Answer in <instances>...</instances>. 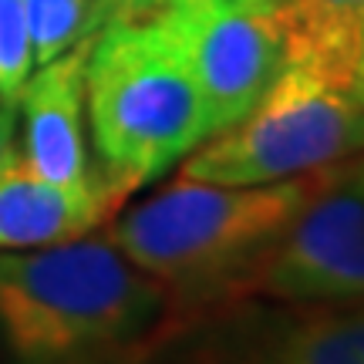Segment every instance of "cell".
<instances>
[{
	"instance_id": "1",
	"label": "cell",
	"mask_w": 364,
	"mask_h": 364,
	"mask_svg": "<svg viewBox=\"0 0 364 364\" xmlns=\"http://www.w3.org/2000/svg\"><path fill=\"white\" fill-rule=\"evenodd\" d=\"M169 321L166 287L108 236L0 253V338L17 364H142Z\"/></svg>"
},
{
	"instance_id": "2",
	"label": "cell",
	"mask_w": 364,
	"mask_h": 364,
	"mask_svg": "<svg viewBox=\"0 0 364 364\" xmlns=\"http://www.w3.org/2000/svg\"><path fill=\"white\" fill-rule=\"evenodd\" d=\"M338 169L263 186H216L176 176L129 206L108 240L139 270L166 287L172 317L233 300L263 253Z\"/></svg>"
},
{
	"instance_id": "3",
	"label": "cell",
	"mask_w": 364,
	"mask_h": 364,
	"mask_svg": "<svg viewBox=\"0 0 364 364\" xmlns=\"http://www.w3.org/2000/svg\"><path fill=\"white\" fill-rule=\"evenodd\" d=\"M85 112L95 176L122 203L209 139L189 54L162 11L115 17L88 34Z\"/></svg>"
},
{
	"instance_id": "4",
	"label": "cell",
	"mask_w": 364,
	"mask_h": 364,
	"mask_svg": "<svg viewBox=\"0 0 364 364\" xmlns=\"http://www.w3.org/2000/svg\"><path fill=\"white\" fill-rule=\"evenodd\" d=\"M364 156V105L317 71L284 61L247 115L209 135L179 176L216 186H263L338 169Z\"/></svg>"
},
{
	"instance_id": "5",
	"label": "cell",
	"mask_w": 364,
	"mask_h": 364,
	"mask_svg": "<svg viewBox=\"0 0 364 364\" xmlns=\"http://www.w3.org/2000/svg\"><path fill=\"white\" fill-rule=\"evenodd\" d=\"M145 364H364V304H206L172 317Z\"/></svg>"
},
{
	"instance_id": "6",
	"label": "cell",
	"mask_w": 364,
	"mask_h": 364,
	"mask_svg": "<svg viewBox=\"0 0 364 364\" xmlns=\"http://www.w3.org/2000/svg\"><path fill=\"white\" fill-rule=\"evenodd\" d=\"M236 297L364 304V156L338 166Z\"/></svg>"
},
{
	"instance_id": "7",
	"label": "cell",
	"mask_w": 364,
	"mask_h": 364,
	"mask_svg": "<svg viewBox=\"0 0 364 364\" xmlns=\"http://www.w3.org/2000/svg\"><path fill=\"white\" fill-rule=\"evenodd\" d=\"M162 14L189 54L216 135L260 102L284 65L277 0H172Z\"/></svg>"
},
{
	"instance_id": "8",
	"label": "cell",
	"mask_w": 364,
	"mask_h": 364,
	"mask_svg": "<svg viewBox=\"0 0 364 364\" xmlns=\"http://www.w3.org/2000/svg\"><path fill=\"white\" fill-rule=\"evenodd\" d=\"M85 58L88 38L71 51L58 54L48 65L31 71L21 88L17 108L24 122V152L21 156L54 182L85 186L102 182L91 172L88 159V112H85Z\"/></svg>"
},
{
	"instance_id": "9",
	"label": "cell",
	"mask_w": 364,
	"mask_h": 364,
	"mask_svg": "<svg viewBox=\"0 0 364 364\" xmlns=\"http://www.w3.org/2000/svg\"><path fill=\"white\" fill-rule=\"evenodd\" d=\"M122 199L102 182L68 186L41 176L21 152L0 166V253L68 243L98 230Z\"/></svg>"
},
{
	"instance_id": "10",
	"label": "cell",
	"mask_w": 364,
	"mask_h": 364,
	"mask_svg": "<svg viewBox=\"0 0 364 364\" xmlns=\"http://www.w3.org/2000/svg\"><path fill=\"white\" fill-rule=\"evenodd\" d=\"M284 61L317 71L364 105V0H277Z\"/></svg>"
},
{
	"instance_id": "11",
	"label": "cell",
	"mask_w": 364,
	"mask_h": 364,
	"mask_svg": "<svg viewBox=\"0 0 364 364\" xmlns=\"http://www.w3.org/2000/svg\"><path fill=\"white\" fill-rule=\"evenodd\" d=\"M34 65H48L91 34V0H24Z\"/></svg>"
},
{
	"instance_id": "12",
	"label": "cell",
	"mask_w": 364,
	"mask_h": 364,
	"mask_svg": "<svg viewBox=\"0 0 364 364\" xmlns=\"http://www.w3.org/2000/svg\"><path fill=\"white\" fill-rule=\"evenodd\" d=\"M34 44L24 0H0V105L17 108L21 88L34 71Z\"/></svg>"
},
{
	"instance_id": "13",
	"label": "cell",
	"mask_w": 364,
	"mask_h": 364,
	"mask_svg": "<svg viewBox=\"0 0 364 364\" xmlns=\"http://www.w3.org/2000/svg\"><path fill=\"white\" fill-rule=\"evenodd\" d=\"M172 0H91V31L115 17H142L169 7Z\"/></svg>"
},
{
	"instance_id": "14",
	"label": "cell",
	"mask_w": 364,
	"mask_h": 364,
	"mask_svg": "<svg viewBox=\"0 0 364 364\" xmlns=\"http://www.w3.org/2000/svg\"><path fill=\"white\" fill-rule=\"evenodd\" d=\"M14 152H17V145H14V112L0 105V166H4Z\"/></svg>"
},
{
	"instance_id": "15",
	"label": "cell",
	"mask_w": 364,
	"mask_h": 364,
	"mask_svg": "<svg viewBox=\"0 0 364 364\" xmlns=\"http://www.w3.org/2000/svg\"><path fill=\"white\" fill-rule=\"evenodd\" d=\"M334 4H361V0H334Z\"/></svg>"
}]
</instances>
